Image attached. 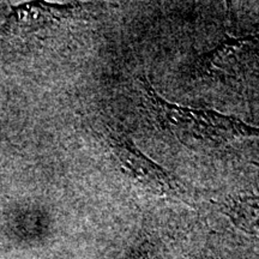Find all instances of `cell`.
I'll list each match as a JSON object with an SVG mask.
<instances>
[{"instance_id":"2","label":"cell","mask_w":259,"mask_h":259,"mask_svg":"<svg viewBox=\"0 0 259 259\" xmlns=\"http://www.w3.org/2000/svg\"><path fill=\"white\" fill-rule=\"evenodd\" d=\"M112 151L119 167L130 180L158 196H177L181 187L156 162L142 153L124 136L112 138Z\"/></svg>"},{"instance_id":"1","label":"cell","mask_w":259,"mask_h":259,"mask_svg":"<svg viewBox=\"0 0 259 259\" xmlns=\"http://www.w3.org/2000/svg\"><path fill=\"white\" fill-rule=\"evenodd\" d=\"M141 90L142 103L149 118L158 128L183 143L218 145L233 139L259 137V127L235 116L166 101L155 92L147 77L141 78Z\"/></svg>"}]
</instances>
